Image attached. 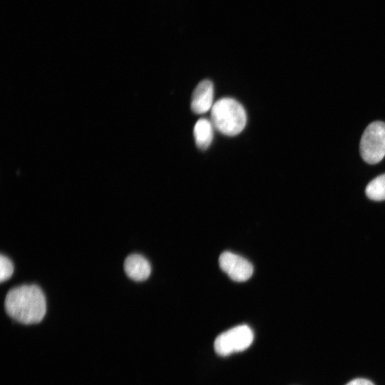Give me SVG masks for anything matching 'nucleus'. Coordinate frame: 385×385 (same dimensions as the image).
<instances>
[{"label": "nucleus", "instance_id": "obj_1", "mask_svg": "<svg viewBox=\"0 0 385 385\" xmlns=\"http://www.w3.org/2000/svg\"><path fill=\"white\" fill-rule=\"evenodd\" d=\"M4 307L7 314L15 321L26 325L37 324L46 314V297L38 286L24 284L7 292Z\"/></svg>", "mask_w": 385, "mask_h": 385}, {"label": "nucleus", "instance_id": "obj_5", "mask_svg": "<svg viewBox=\"0 0 385 385\" xmlns=\"http://www.w3.org/2000/svg\"><path fill=\"white\" fill-rule=\"evenodd\" d=\"M219 265L221 270L236 282L247 281L253 273V267L248 260L231 252L220 255Z\"/></svg>", "mask_w": 385, "mask_h": 385}, {"label": "nucleus", "instance_id": "obj_8", "mask_svg": "<svg viewBox=\"0 0 385 385\" xmlns=\"http://www.w3.org/2000/svg\"><path fill=\"white\" fill-rule=\"evenodd\" d=\"M194 137L197 148L206 150L210 145L213 137L212 123L205 118H200L194 127Z\"/></svg>", "mask_w": 385, "mask_h": 385}, {"label": "nucleus", "instance_id": "obj_4", "mask_svg": "<svg viewBox=\"0 0 385 385\" xmlns=\"http://www.w3.org/2000/svg\"><path fill=\"white\" fill-rule=\"evenodd\" d=\"M254 334L247 324L238 325L219 334L214 342L215 352L222 356L247 349L252 343Z\"/></svg>", "mask_w": 385, "mask_h": 385}, {"label": "nucleus", "instance_id": "obj_7", "mask_svg": "<svg viewBox=\"0 0 385 385\" xmlns=\"http://www.w3.org/2000/svg\"><path fill=\"white\" fill-rule=\"evenodd\" d=\"M123 267L126 275L137 282L147 279L151 272L149 262L139 254L128 255L124 261Z\"/></svg>", "mask_w": 385, "mask_h": 385}, {"label": "nucleus", "instance_id": "obj_11", "mask_svg": "<svg viewBox=\"0 0 385 385\" xmlns=\"http://www.w3.org/2000/svg\"><path fill=\"white\" fill-rule=\"evenodd\" d=\"M346 385H374L371 381L366 379H355L349 381Z\"/></svg>", "mask_w": 385, "mask_h": 385}, {"label": "nucleus", "instance_id": "obj_9", "mask_svg": "<svg viewBox=\"0 0 385 385\" xmlns=\"http://www.w3.org/2000/svg\"><path fill=\"white\" fill-rule=\"evenodd\" d=\"M366 194L372 200H385V174L379 175L367 185Z\"/></svg>", "mask_w": 385, "mask_h": 385}, {"label": "nucleus", "instance_id": "obj_3", "mask_svg": "<svg viewBox=\"0 0 385 385\" xmlns=\"http://www.w3.org/2000/svg\"><path fill=\"white\" fill-rule=\"evenodd\" d=\"M360 153L369 164H376L385 156V123L374 121L364 130L360 141Z\"/></svg>", "mask_w": 385, "mask_h": 385}, {"label": "nucleus", "instance_id": "obj_6", "mask_svg": "<svg viewBox=\"0 0 385 385\" xmlns=\"http://www.w3.org/2000/svg\"><path fill=\"white\" fill-rule=\"evenodd\" d=\"M213 91V84L209 80L197 84L191 98V109L195 113H204L212 107Z\"/></svg>", "mask_w": 385, "mask_h": 385}, {"label": "nucleus", "instance_id": "obj_2", "mask_svg": "<svg viewBox=\"0 0 385 385\" xmlns=\"http://www.w3.org/2000/svg\"><path fill=\"white\" fill-rule=\"evenodd\" d=\"M211 120L212 125L220 133L233 136L244 129L247 116L240 103L232 98H224L212 106Z\"/></svg>", "mask_w": 385, "mask_h": 385}, {"label": "nucleus", "instance_id": "obj_10", "mask_svg": "<svg viewBox=\"0 0 385 385\" xmlns=\"http://www.w3.org/2000/svg\"><path fill=\"white\" fill-rule=\"evenodd\" d=\"M14 272L12 262L6 257L1 255L0 257V280L3 282L9 279Z\"/></svg>", "mask_w": 385, "mask_h": 385}]
</instances>
